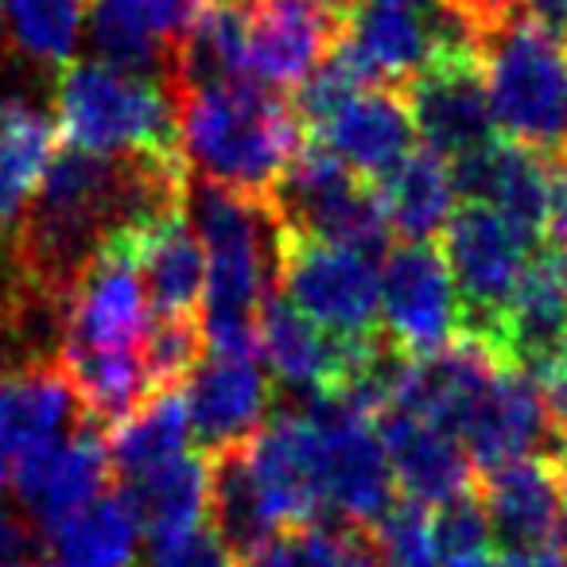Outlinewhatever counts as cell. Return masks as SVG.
I'll list each match as a JSON object with an SVG mask.
<instances>
[{"label":"cell","mask_w":567,"mask_h":567,"mask_svg":"<svg viewBox=\"0 0 567 567\" xmlns=\"http://www.w3.org/2000/svg\"><path fill=\"white\" fill-rule=\"evenodd\" d=\"M125 4L152 28V35H156L167 51L179 48V40L190 32L198 12L206 9V0H125Z\"/></svg>","instance_id":"cell-40"},{"label":"cell","mask_w":567,"mask_h":567,"mask_svg":"<svg viewBox=\"0 0 567 567\" xmlns=\"http://www.w3.org/2000/svg\"><path fill=\"white\" fill-rule=\"evenodd\" d=\"M370 4H389V9H412V12H424V9H432L435 0H370Z\"/></svg>","instance_id":"cell-47"},{"label":"cell","mask_w":567,"mask_h":567,"mask_svg":"<svg viewBox=\"0 0 567 567\" xmlns=\"http://www.w3.org/2000/svg\"><path fill=\"white\" fill-rule=\"evenodd\" d=\"M502 567H567V556L559 548H533V551H517V556H505Z\"/></svg>","instance_id":"cell-45"},{"label":"cell","mask_w":567,"mask_h":567,"mask_svg":"<svg viewBox=\"0 0 567 567\" xmlns=\"http://www.w3.org/2000/svg\"><path fill=\"white\" fill-rule=\"evenodd\" d=\"M0 489H4V458H0Z\"/></svg>","instance_id":"cell-54"},{"label":"cell","mask_w":567,"mask_h":567,"mask_svg":"<svg viewBox=\"0 0 567 567\" xmlns=\"http://www.w3.org/2000/svg\"><path fill=\"white\" fill-rule=\"evenodd\" d=\"M451 183L463 203L489 206L533 245L540 241L551 203V159L544 152L497 136L486 148L455 159Z\"/></svg>","instance_id":"cell-19"},{"label":"cell","mask_w":567,"mask_h":567,"mask_svg":"<svg viewBox=\"0 0 567 567\" xmlns=\"http://www.w3.org/2000/svg\"><path fill=\"white\" fill-rule=\"evenodd\" d=\"M210 517L234 564H249L268 544L280 540L276 533L284 525L276 520L245 447L210 455Z\"/></svg>","instance_id":"cell-30"},{"label":"cell","mask_w":567,"mask_h":567,"mask_svg":"<svg viewBox=\"0 0 567 567\" xmlns=\"http://www.w3.org/2000/svg\"><path fill=\"white\" fill-rule=\"evenodd\" d=\"M342 20L316 0H257L249 9L245 82L265 90H296L339 43Z\"/></svg>","instance_id":"cell-17"},{"label":"cell","mask_w":567,"mask_h":567,"mask_svg":"<svg viewBox=\"0 0 567 567\" xmlns=\"http://www.w3.org/2000/svg\"><path fill=\"white\" fill-rule=\"evenodd\" d=\"M280 284L284 300L311 319L331 339L362 347L378 339L381 276L378 260L342 245L311 241L284 229L280 237Z\"/></svg>","instance_id":"cell-7"},{"label":"cell","mask_w":567,"mask_h":567,"mask_svg":"<svg viewBox=\"0 0 567 567\" xmlns=\"http://www.w3.org/2000/svg\"><path fill=\"white\" fill-rule=\"evenodd\" d=\"M4 373H9V365H0V378H4Z\"/></svg>","instance_id":"cell-55"},{"label":"cell","mask_w":567,"mask_h":567,"mask_svg":"<svg viewBox=\"0 0 567 567\" xmlns=\"http://www.w3.org/2000/svg\"><path fill=\"white\" fill-rule=\"evenodd\" d=\"M148 292L136 272L128 234H113L86 265L63 308L59 354H141L148 342Z\"/></svg>","instance_id":"cell-9"},{"label":"cell","mask_w":567,"mask_h":567,"mask_svg":"<svg viewBox=\"0 0 567 567\" xmlns=\"http://www.w3.org/2000/svg\"><path fill=\"white\" fill-rule=\"evenodd\" d=\"M536 245L489 206L463 203L443 226V260L455 280L463 334L494 347L497 323L517 292Z\"/></svg>","instance_id":"cell-8"},{"label":"cell","mask_w":567,"mask_h":567,"mask_svg":"<svg viewBox=\"0 0 567 567\" xmlns=\"http://www.w3.org/2000/svg\"><path fill=\"white\" fill-rule=\"evenodd\" d=\"M94 0H4V40L24 63L63 71L74 63Z\"/></svg>","instance_id":"cell-34"},{"label":"cell","mask_w":567,"mask_h":567,"mask_svg":"<svg viewBox=\"0 0 567 567\" xmlns=\"http://www.w3.org/2000/svg\"><path fill=\"white\" fill-rule=\"evenodd\" d=\"M373 427H378V440L385 447L396 489L409 502L443 505L471 489V455L455 435L435 427L432 420L389 409L373 420Z\"/></svg>","instance_id":"cell-23"},{"label":"cell","mask_w":567,"mask_h":567,"mask_svg":"<svg viewBox=\"0 0 567 567\" xmlns=\"http://www.w3.org/2000/svg\"><path fill=\"white\" fill-rule=\"evenodd\" d=\"M59 121L20 94L0 97V234H17L55 159Z\"/></svg>","instance_id":"cell-27"},{"label":"cell","mask_w":567,"mask_h":567,"mask_svg":"<svg viewBox=\"0 0 567 567\" xmlns=\"http://www.w3.org/2000/svg\"><path fill=\"white\" fill-rule=\"evenodd\" d=\"M284 567H385L378 544L358 525H308L280 540Z\"/></svg>","instance_id":"cell-35"},{"label":"cell","mask_w":567,"mask_h":567,"mask_svg":"<svg viewBox=\"0 0 567 567\" xmlns=\"http://www.w3.org/2000/svg\"><path fill=\"white\" fill-rule=\"evenodd\" d=\"M482 509L489 517L494 544L505 556L548 548L564 520V486L551 458H517V463L494 466L478 482Z\"/></svg>","instance_id":"cell-22"},{"label":"cell","mask_w":567,"mask_h":567,"mask_svg":"<svg viewBox=\"0 0 567 567\" xmlns=\"http://www.w3.org/2000/svg\"><path fill=\"white\" fill-rule=\"evenodd\" d=\"M556 540H559V551L567 556V513H564V520H559V533H556Z\"/></svg>","instance_id":"cell-51"},{"label":"cell","mask_w":567,"mask_h":567,"mask_svg":"<svg viewBox=\"0 0 567 567\" xmlns=\"http://www.w3.org/2000/svg\"><path fill=\"white\" fill-rule=\"evenodd\" d=\"M110 474L113 466L105 432L82 420L71 435L20 455L12 466V489H17V502L24 505L28 517L40 520V528L48 533L51 525L97 502Z\"/></svg>","instance_id":"cell-15"},{"label":"cell","mask_w":567,"mask_h":567,"mask_svg":"<svg viewBox=\"0 0 567 567\" xmlns=\"http://www.w3.org/2000/svg\"><path fill=\"white\" fill-rule=\"evenodd\" d=\"M373 190H378L389 234L401 237V245H424L455 214L451 210L455 203L451 167L427 148H412L393 172L373 183Z\"/></svg>","instance_id":"cell-31"},{"label":"cell","mask_w":567,"mask_h":567,"mask_svg":"<svg viewBox=\"0 0 567 567\" xmlns=\"http://www.w3.org/2000/svg\"><path fill=\"white\" fill-rule=\"evenodd\" d=\"M316 4H319V9H327V12H331V17H339V20H342L350 9H354L358 0H316Z\"/></svg>","instance_id":"cell-49"},{"label":"cell","mask_w":567,"mask_h":567,"mask_svg":"<svg viewBox=\"0 0 567 567\" xmlns=\"http://www.w3.org/2000/svg\"><path fill=\"white\" fill-rule=\"evenodd\" d=\"M544 396H548V412H551V424H556L559 440H567V362H564V370L544 385Z\"/></svg>","instance_id":"cell-44"},{"label":"cell","mask_w":567,"mask_h":567,"mask_svg":"<svg viewBox=\"0 0 567 567\" xmlns=\"http://www.w3.org/2000/svg\"><path fill=\"white\" fill-rule=\"evenodd\" d=\"M0 567H43V533L28 513L0 509Z\"/></svg>","instance_id":"cell-41"},{"label":"cell","mask_w":567,"mask_h":567,"mask_svg":"<svg viewBox=\"0 0 567 567\" xmlns=\"http://www.w3.org/2000/svg\"><path fill=\"white\" fill-rule=\"evenodd\" d=\"M249 463L272 505L276 520L288 533L308 525H327L323 489V432L303 412H280L252 435Z\"/></svg>","instance_id":"cell-14"},{"label":"cell","mask_w":567,"mask_h":567,"mask_svg":"<svg viewBox=\"0 0 567 567\" xmlns=\"http://www.w3.org/2000/svg\"><path fill=\"white\" fill-rule=\"evenodd\" d=\"M373 342V339H370ZM257 347L265 358L268 373L284 385V393H292L296 404H308L316 396H334L350 370V358L358 347L331 339L319 331L303 311H296L280 292L268 296L260 308L257 323Z\"/></svg>","instance_id":"cell-21"},{"label":"cell","mask_w":567,"mask_h":567,"mask_svg":"<svg viewBox=\"0 0 567 567\" xmlns=\"http://www.w3.org/2000/svg\"><path fill=\"white\" fill-rule=\"evenodd\" d=\"M190 416L183 389H159L152 393L121 427L105 435L110 443V466L121 482H136L159 466L187 455Z\"/></svg>","instance_id":"cell-33"},{"label":"cell","mask_w":567,"mask_h":567,"mask_svg":"<svg viewBox=\"0 0 567 567\" xmlns=\"http://www.w3.org/2000/svg\"><path fill=\"white\" fill-rule=\"evenodd\" d=\"M482 79L505 141L544 156L567 148V55L556 40L525 17L509 20L482 43Z\"/></svg>","instance_id":"cell-5"},{"label":"cell","mask_w":567,"mask_h":567,"mask_svg":"<svg viewBox=\"0 0 567 567\" xmlns=\"http://www.w3.org/2000/svg\"><path fill=\"white\" fill-rule=\"evenodd\" d=\"M385 339L409 358H427L463 339V308L447 260L432 245H396L381 272Z\"/></svg>","instance_id":"cell-11"},{"label":"cell","mask_w":567,"mask_h":567,"mask_svg":"<svg viewBox=\"0 0 567 567\" xmlns=\"http://www.w3.org/2000/svg\"><path fill=\"white\" fill-rule=\"evenodd\" d=\"M559 159H567V148H564V152H559Z\"/></svg>","instance_id":"cell-56"},{"label":"cell","mask_w":567,"mask_h":567,"mask_svg":"<svg viewBox=\"0 0 567 567\" xmlns=\"http://www.w3.org/2000/svg\"><path fill=\"white\" fill-rule=\"evenodd\" d=\"M544 234L551 237V249L567 252V159H551V203Z\"/></svg>","instance_id":"cell-42"},{"label":"cell","mask_w":567,"mask_h":567,"mask_svg":"<svg viewBox=\"0 0 567 567\" xmlns=\"http://www.w3.org/2000/svg\"><path fill=\"white\" fill-rule=\"evenodd\" d=\"M432 533H435V548H440V559H466V556H482L494 544V533H489V517L482 509L478 489H466V494L451 497V502L435 505L432 513Z\"/></svg>","instance_id":"cell-38"},{"label":"cell","mask_w":567,"mask_h":567,"mask_svg":"<svg viewBox=\"0 0 567 567\" xmlns=\"http://www.w3.org/2000/svg\"><path fill=\"white\" fill-rule=\"evenodd\" d=\"M373 544L385 567H440L432 513L409 497H396L378 520H373Z\"/></svg>","instance_id":"cell-36"},{"label":"cell","mask_w":567,"mask_h":567,"mask_svg":"<svg viewBox=\"0 0 567 567\" xmlns=\"http://www.w3.org/2000/svg\"><path fill=\"white\" fill-rule=\"evenodd\" d=\"M412 117L409 105L393 90H362L323 133L311 141L323 144L362 179L378 183L412 152Z\"/></svg>","instance_id":"cell-26"},{"label":"cell","mask_w":567,"mask_h":567,"mask_svg":"<svg viewBox=\"0 0 567 567\" xmlns=\"http://www.w3.org/2000/svg\"><path fill=\"white\" fill-rule=\"evenodd\" d=\"M141 525L121 494H102L86 509L43 533V567H133Z\"/></svg>","instance_id":"cell-32"},{"label":"cell","mask_w":567,"mask_h":567,"mask_svg":"<svg viewBox=\"0 0 567 567\" xmlns=\"http://www.w3.org/2000/svg\"><path fill=\"white\" fill-rule=\"evenodd\" d=\"M334 51L370 90L409 86L440 59L427 17L389 4H354L342 17Z\"/></svg>","instance_id":"cell-20"},{"label":"cell","mask_w":567,"mask_h":567,"mask_svg":"<svg viewBox=\"0 0 567 567\" xmlns=\"http://www.w3.org/2000/svg\"><path fill=\"white\" fill-rule=\"evenodd\" d=\"M55 113L59 136H66L71 148L187 167L179 105L156 79L117 71L102 59H82L59 71Z\"/></svg>","instance_id":"cell-4"},{"label":"cell","mask_w":567,"mask_h":567,"mask_svg":"<svg viewBox=\"0 0 567 567\" xmlns=\"http://www.w3.org/2000/svg\"><path fill=\"white\" fill-rule=\"evenodd\" d=\"M82 420V404L59 362H28L0 378V458L48 447Z\"/></svg>","instance_id":"cell-25"},{"label":"cell","mask_w":567,"mask_h":567,"mask_svg":"<svg viewBox=\"0 0 567 567\" xmlns=\"http://www.w3.org/2000/svg\"><path fill=\"white\" fill-rule=\"evenodd\" d=\"M121 497L133 509L141 533L156 544H172L198 533L210 513V458L183 455L136 482H121Z\"/></svg>","instance_id":"cell-29"},{"label":"cell","mask_w":567,"mask_h":567,"mask_svg":"<svg viewBox=\"0 0 567 567\" xmlns=\"http://www.w3.org/2000/svg\"><path fill=\"white\" fill-rule=\"evenodd\" d=\"M245 43H249V12L210 0L172 51L167 94L179 102L198 90L245 82Z\"/></svg>","instance_id":"cell-28"},{"label":"cell","mask_w":567,"mask_h":567,"mask_svg":"<svg viewBox=\"0 0 567 567\" xmlns=\"http://www.w3.org/2000/svg\"><path fill=\"white\" fill-rule=\"evenodd\" d=\"M144 567H234V556L226 551L214 528H198L183 540L156 544Z\"/></svg>","instance_id":"cell-39"},{"label":"cell","mask_w":567,"mask_h":567,"mask_svg":"<svg viewBox=\"0 0 567 567\" xmlns=\"http://www.w3.org/2000/svg\"><path fill=\"white\" fill-rule=\"evenodd\" d=\"M183 396H187L190 435L198 443V455L206 458L249 447L272 409V385L257 358L237 354H206L183 381Z\"/></svg>","instance_id":"cell-16"},{"label":"cell","mask_w":567,"mask_h":567,"mask_svg":"<svg viewBox=\"0 0 567 567\" xmlns=\"http://www.w3.org/2000/svg\"><path fill=\"white\" fill-rule=\"evenodd\" d=\"M520 17L559 48L567 43V0H520Z\"/></svg>","instance_id":"cell-43"},{"label":"cell","mask_w":567,"mask_h":567,"mask_svg":"<svg viewBox=\"0 0 567 567\" xmlns=\"http://www.w3.org/2000/svg\"><path fill=\"white\" fill-rule=\"evenodd\" d=\"M0 35H4V0H0Z\"/></svg>","instance_id":"cell-53"},{"label":"cell","mask_w":567,"mask_h":567,"mask_svg":"<svg viewBox=\"0 0 567 567\" xmlns=\"http://www.w3.org/2000/svg\"><path fill=\"white\" fill-rule=\"evenodd\" d=\"M183 210L206 252L203 342L210 354L252 358L260 308L280 280V218L268 198L234 195L214 183L187 187Z\"/></svg>","instance_id":"cell-2"},{"label":"cell","mask_w":567,"mask_h":567,"mask_svg":"<svg viewBox=\"0 0 567 567\" xmlns=\"http://www.w3.org/2000/svg\"><path fill=\"white\" fill-rule=\"evenodd\" d=\"M175 105L187 167L234 195L272 198L288 164L308 144L288 97L257 82L198 90Z\"/></svg>","instance_id":"cell-3"},{"label":"cell","mask_w":567,"mask_h":567,"mask_svg":"<svg viewBox=\"0 0 567 567\" xmlns=\"http://www.w3.org/2000/svg\"><path fill=\"white\" fill-rule=\"evenodd\" d=\"M187 167L144 156H94L66 144L12 234L17 296L63 311L74 284L121 229L187 203Z\"/></svg>","instance_id":"cell-1"},{"label":"cell","mask_w":567,"mask_h":567,"mask_svg":"<svg viewBox=\"0 0 567 567\" xmlns=\"http://www.w3.org/2000/svg\"><path fill=\"white\" fill-rule=\"evenodd\" d=\"M268 203L288 234L342 245L370 260L389 257V221L381 214L373 183L354 175L311 136L300 156L288 164Z\"/></svg>","instance_id":"cell-6"},{"label":"cell","mask_w":567,"mask_h":567,"mask_svg":"<svg viewBox=\"0 0 567 567\" xmlns=\"http://www.w3.org/2000/svg\"><path fill=\"white\" fill-rule=\"evenodd\" d=\"M241 567H284V556H280V540H272L268 544L260 556H252L249 564H241Z\"/></svg>","instance_id":"cell-46"},{"label":"cell","mask_w":567,"mask_h":567,"mask_svg":"<svg viewBox=\"0 0 567 567\" xmlns=\"http://www.w3.org/2000/svg\"><path fill=\"white\" fill-rule=\"evenodd\" d=\"M458 443L482 474L494 466L517 463V458H548L544 451H559V432L551 424L544 385L528 373L505 365L478 409L458 427Z\"/></svg>","instance_id":"cell-18"},{"label":"cell","mask_w":567,"mask_h":567,"mask_svg":"<svg viewBox=\"0 0 567 567\" xmlns=\"http://www.w3.org/2000/svg\"><path fill=\"white\" fill-rule=\"evenodd\" d=\"M404 105L412 128L424 136V148L447 164L497 141L478 59H435L404 86Z\"/></svg>","instance_id":"cell-13"},{"label":"cell","mask_w":567,"mask_h":567,"mask_svg":"<svg viewBox=\"0 0 567 567\" xmlns=\"http://www.w3.org/2000/svg\"><path fill=\"white\" fill-rule=\"evenodd\" d=\"M316 420L323 432V489H327V525H373L393 497V471H389L385 447L378 440L373 420L354 416L334 396H316L308 404H296Z\"/></svg>","instance_id":"cell-10"},{"label":"cell","mask_w":567,"mask_h":567,"mask_svg":"<svg viewBox=\"0 0 567 567\" xmlns=\"http://www.w3.org/2000/svg\"><path fill=\"white\" fill-rule=\"evenodd\" d=\"M203 347H206L203 327H198L195 316L156 319L148 331V342L141 350L152 393H159V389H183V381L203 362Z\"/></svg>","instance_id":"cell-37"},{"label":"cell","mask_w":567,"mask_h":567,"mask_svg":"<svg viewBox=\"0 0 567 567\" xmlns=\"http://www.w3.org/2000/svg\"><path fill=\"white\" fill-rule=\"evenodd\" d=\"M206 4H210V0H206ZM218 4H234V9H245V12H249L252 4H257V0H218Z\"/></svg>","instance_id":"cell-52"},{"label":"cell","mask_w":567,"mask_h":567,"mask_svg":"<svg viewBox=\"0 0 567 567\" xmlns=\"http://www.w3.org/2000/svg\"><path fill=\"white\" fill-rule=\"evenodd\" d=\"M447 567H502L497 564L494 556H489V551H482V556H466V559H451Z\"/></svg>","instance_id":"cell-48"},{"label":"cell","mask_w":567,"mask_h":567,"mask_svg":"<svg viewBox=\"0 0 567 567\" xmlns=\"http://www.w3.org/2000/svg\"><path fill=\"white\" fill-rule=\"evenodd\" d=\"M494 350L509 370L548 385L567 362V252L536 249L494 334Z\"/></svg>","instance_id":"cell-12"},{"label":"cell","mask_w":567,"mask_h":567,"mask_svg":"<svg viewBox=\"0 0 567 567\" xmlns=\"http://www.w3.org/2000/svg\"><path fill=\"white\" fill-rule=\"evenodd\" d=\"M551 466H556L559 486H564V497H567V440L559 443V451H556V458H551Z\"/></svg>","instance_id":"cell-50"},{"label":"cell","mask_w":567,"mask_h":567,"mask_svg":"<svg viewBox=\"0 0 567 567\" xmlns=\"http://www.w3.org/2000/svg\"><path fill=\"white\" fill-rule=\"evenodd\" d=\"M133 245L136 272L144 280L148 303L159 319H183L203 308L206 252L190 229L187 214L167 210L125 229Z\"/></svg>","instance_id":"cell-24"}]
</instances>
